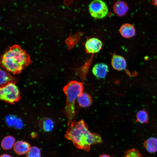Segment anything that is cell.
<instances>
[{
	"mask_svg": "<svg viewBox=\"0 0 157 157\" xmlns=\"http://www.w3.org/2000/svg\"><path fill=\"white\" fill-rule=\"evenodd\" d=\"M65 136L77 148L88 151L92 145L102 142L101 136L90 132L83 119L74 120L68 125Z\"/></svg>",
	"mask_w": 157,
	"mask_h": 157,
	"instance_id": "cell-1",
	"label": "cell"
},
{
	"mask_svg": "<svg viewBox=\"0 0 157 157\" xmlns=\"http://www.w3.org/2000/svg\"><path fill=\"white\" fill-rule=\"evenodd\" d=\"M31 63L29 54L17 44L9 47L2 56L1 62L3 67L13 74H19Z\"/></svg>",
	"mask_w": 157,
	"mask_h": 157,
	"instance_id": "cell-2",
	"label": "cell"
},
{
	"mask_svg": "<svg viewBox=\"0 0 157 157\" xmlns=\"http://www.w3.org/2000/svg\"><path fill=\"white\" fill-rule=\"evenodd\" d=\"M63 90L66 96L65 111L68 126L74 121L75 115L76 100L83 92V84L76 81H71L64 87Z\"/></svg>",
	"mask_w": 157,
	"mask_h": 157,
	"instance_id": "cell-3",
	"label": "cell"
},
{
	"mask_svg": "<svg viewBox=\"0 0 157 157\" xmlns=\"http://www.w3.org/2000/svg\"><path fill=\"white\" fill-rule=\"evenodd\" d=\"M0 97L1 99L11 103L19 100L20 98L19 91L14 82L9 83L1 87Z\"/></svg>",
	"mask_w": 157,
	"mask_h": 157,
	"instance_id": "cell-4",
	"label": "cell"
},
{
	"mask_svg": "<svg viewBox=\"0 0 157 157\" xmlns=\"http://www.w3.org/2000/svg\"><path fill=\"white\" fill-rule=\"evenodd\" d=\"M89 10L91 16L97 19L105 17L108 12V7L101 0H94L89 5Z\"/></svg>",
	"mask_w": 157,
	"mask_h": 157,
	"instance_id": "cell-5",
	"label": "cell"
},
{
	"mask_svg": "<svg viewBox=\"0 0 157 157\" xmlns=\"http://www.w3.org/2000/svg\"><path fill=\"white\" fill-rule=\"evenodd\" d=\"M103 43L99 39L95 38H90L85 44L86 52L88 53H94L99 52L101 49Z\"/></svg>",
	"mask_w": 157,
	"mask_h": 157,
	"instance_id": "cell-6",
	"label": "cell"
},
{
	"mask_svg": "<svg viewBox=\"0 0 157 157\" xmlns=\"http://www.w3.org/2000/svg\"><path fill=\"white\" fill-rule=\"evenodd\" d=\"M111 64L113 68L118 71L125 69L126 67V63L124 57L115 53L113 56Z\"/></svg>",
	"mask_w": 157,
	"mask_h": 157,
	"instance_id": "cell-7",
	"label": "cell"
},
{
	"mask_svg": "<svg viewBox=\"0 0 157 157\" xmlns=\"http://www.w3.org/2000/svg\"><path fill=\"white\" fill-rule=\"evenodd\" d=\"M108 72V65L103 63L96 64L92 69L93 74L97 78H105Z\"/></svg>",
	"mask_w": 157,
	"mask_h": 157,
	"instance_id": "cell-8",
	"label": "cell"
},
{
	"mask_svg": "<svg viewBox=\"0 0 157 157\" xmlns=\"http://www.w3.org/2000/svg\"><path fill=\"white\" fill-rule=\"evenodd\" d=\"M119 31L122 36L126 38L132 37L135 33V30L134 26L129 23L122 25L120 27Z\"/></svg>",
	"mask_w": 157,
	"mask_h": 157,
	"instance_id": "cell-9",
	"label": "cell"
},
{
	"mask_svg": "<svg viewBox=\"0 0 157 157\" xmlns=\"http://www.w3.org/2000/svg\"><path fill=\"white\" fill-rule=\"evenodd\" d=\"M31 148L30 145L28 142L22 141H17L14 146V150L19 155L27 154Z\"/></svg>",
	"mask_w": 157,
	"mask_h": 157,
	"instance_id": "cell-10",
	"label": "cell"
},
{
	"mask_svg": "<svg viewBox=\"0 0 157 157\" xmlns=\"http://www.w3.org/2000/svg\"><path fill=\"white\" fill-rule=\"evenodd\" d=\"M79 106L82 108H86L91 106L93 100L90 95L85 92H83L77 98Z\"/></svg>",
	"mask_w": 157,
	"mask_h": 157,
	"instance_id": "cell-11",
	"label": "cell"
},
{
	"mask_svg": "<svg viewBox=\"0 0 157 157\" xmlns=\"http://www.w3.org/2000/svg\"><path fill=\"white\" fill-rule=\"evenodd\" d=\"M113 10L115 13L118 16H123L126 13L129 9L127 4L122 1L116 2L113 6Z\"/></svg>",
	"mask_w": 157,
	"mask_h": 157,
	"instance_id": "cell-12",
	"label": "cell"
},
{
	"mask_svg": "<svg viewBox=\"0 0 157 157\" xmlns=\"http://www.w3.org/2000/svg\"><path fill=\"white\" fill-rule=\"evenodd\" d=\"M144 146L149 152L153 153L157 151V139L151 137L147 139L144 143Z\"/></svg>",
	"mask_w": 157,
	"mask_h": 157,
	"instance_id": "cell-13",
	"label": "cell"
},
{
	"mask_svg": "<svg viewBox=\"0 0 157 157\" xmlns=\"http://www.w3.org/2000/svg\"><path fill=\"white\" fill-rule=\"evenodd\" d=\"M6 121L8 125L17 129H21L23 126L20 119L12 115L7 116L6 118Z\"/></svg>",
	"mask_w": 157,
	"mask_h": 157,
	"instance_id": "cell-14",
	"label": "cell"
},
{
	"mask_svg": "<svg viewBox=\"0 0 157 157\" xmlns=\"http://www.w3.org/2000/svg\"><path fill=\"white\" fill-rule=\"evenodd\" d=\"M15 139L13 136L8 135L5 137L2 140L1 146L5 150H9L14 146L15 144Z\"/></svg>",
	"mask_w": 157,
	"mask_h": 157,
	"instance_id": "cell-15",
	"label": "cell"
},
{
	"mask_svg": "<svg viewBox=\"0 0 157 157\" xmlns=\"http://www.w3.org/2000/svg\"><path fill=\"white\" fill-rule=\"evenodd\" d=\"M0 83L2 86L9 83L13 82V78L3 70L1 69L0 71Z\"/></svg>",
	"mask_w": 157,
	"mask_h": 157,
	"instance_id": "cell-16",
	"label": "cell"
},
{
	"mask_svg": "<svg viewBox=\"0 0 157 157\" xmlns=\"http://www.w3.org/2000/svg\"><path fill=\"white\" fill-rule=\"evenodd\" d=\"M41 126L42 129L45 131H51L54 126V123L52 120L47 118L43 120L42 122Z\"/></svg>",
	"mask_w": 157,
	"mask_h": 157,
	"instance_id": "cell-17",
	"label": "cell"
},
{
	"mask_svg": "<svg viewBox=\"0 0 157 157\" xmlns=\"http://www.w3.org/2000/svg\"><path fill=\"white\" fill-rule=\"evenodd\" d=\"M26 157H41L40 150L36 147H31L27 153Z\"/></svg>",
	"mask_w": 157,
	"mask_h": 157,
	"instance_id": "cell-18",
	"label": "cell"
},
{
	"mask_svg": "<svg viewBox=\"0 0 157 157\" xmlns=\"http://www.w3.org/2000/svg\"><path fill=\"white\" fill-rule=\"evenodd\" d=\"M137 121L140 123H144L146 122L148 119V116L146 112L144 110L138 112L136 115Z\"/></svg>",
	"mask_w": 157,
	"mask_h": 157,
	"instance_id": "cell-19",
	"label": "cell"
},
{
	"mask_svg": "<svg viewBox=\"0 0 157 157\" xmlns=\"http://www.w3.org/2000/svg\"><path fill=\"white\" fill-rule=\"evenodd\" d=\"M31 136L33 138H35L37 136V134L34 132H33L31 134Z\"/></svg>",
	"mask_w": 157,
	"mask_h": 157,
	"instance_id": "cell-20",
	"label": "cell"
},
{
	"mask_svg": "<svg viewBox=\"0 0 157 157\" xmlns=\"http://www.w3.org/2000/svg\"><path fill=\"white\" fill-rule=\"evenodd\" d=\"M0 157H12L8 154H3L1 155Z\"/></svg>",
	"mask_w": 157,
	"mask_h": 157,
	"instance_id": "cell-21",
	"label": "cell"
},
{
	"mask_svg": "<svg viewBox=\"0 0 157 157\" xmlns=\"http://www.w3.org/2000/svg\"><path fill=\"white\" fill-rule=\"evenodd\" d=\"M153 4L155 6H157V0H152Z\"/></svg>",
	"mask_w": 157,
	"mask_h": 157,
	"instance_id": "cell-22",
	"label": "cell"
},
{
	"mask_svg": "<svg viewBox=\"0 0 157 157\" xmlns=\"http://www.w3.org/2000/svg\"><path fill=\"white\" fill-rule=\"evenodd\" d=\"M100 157H111L110 156L105 155V154H103Z\"/></svg>",
	"mask_w": 157,
	"mask_h": 157,
	"instance_id": "cell-23",
	"label": "cell"
}]
</instances>
